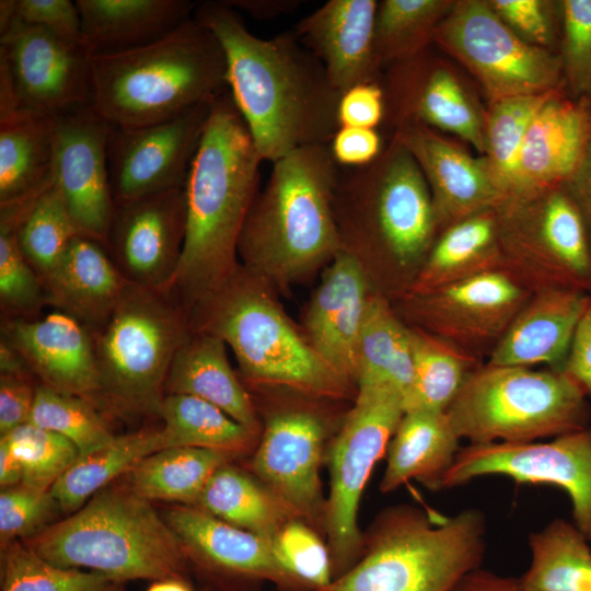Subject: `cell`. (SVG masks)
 I'll return each mask as SVG.
<instances>
[{
    "instance_id": "4fadbf2b",
    "label": "cell",
    "mask_w": 591,
    "mask_h": 591,
    "mask_svg": "<svg viewBox=\"0 0 591 591\" xmlns=\"http://www.w3.org/2000/svg\"><path fill=\"white\" fill-rule=\"evenodd\" d=\"M404 413L397 393L385 389L359 390L331 441L326 455L329 493L325 535L334 579L347 572L362 555L360 500Z\"/></svg>"
},
{
    "instance_id": "e575fe53",
    "label": "cell",
    "mask_w": 591,
    "mask_h": 591,
    "mask_svg": "<svg viewBox=\"0 0 591 591\" xmlns=\"http://www.w3.org/2000/svg\"><path fill=\"white\" fill-rule=\"evenodd\" d=\"M499 269L503 264L498 221L490 209L448 227L433 242L406 293L429 291Z\"/></svg>"
},
{
    "instance_id": "ffe728a7",
    "label": "cell",
    "mask_w": 591,
    "mask_h": 591,
    "mask_svg": "<svg viewBox=\"0 0 591 591\" xmlns=\"http://www.w3.org/2000/svg\"><path fill=\"white\" fill-rule=\"evenodd\" d=\"M165 521L178 537L188 566L219 589H257L264 582L278 591H310L278 561L271 541L231 525L196 506L171 508Z\"/></svg>"
},
{
    "instance_id": "c3c4849f",
    "label": "cell",
    "mask_w": 591,
    "mask_h": 591,
    "mask_svg": "<svg viewBox=\"0 0 591 591\" xmlns=\"http://www.w3.org/2000/svg\"><path fill=\"white\" fill-rule=\"evenodd\" d=\"M18 222L0 218V301L12 317L32 320L46 302L43 282L21 251Z\"/></svg>"
},
{
    "instance_id": "94428289",
    "label": "cell",
    "mask_w": 591,
    "mask_h": 591,
    "mask_svg": "<svg viewBox=\"0 0 591 591\" xmlns=\"http://www.w3.org/2000/svg\"><path fill=\"white\" fill-rule=\"evenodd\" d=\"M453 591H524L518 578L503 577L484 569L466 575Z\"/></svg>"
},
{
    "instance_id": "83f0119b",
    "label": "cell",
    "mask_w": 591,
    "mask_h": 591,
    "mask_svg": "<svg viewBox=\"0 0 591 591\" xmlns=\"http://www.w3.org/2000/svg\"><path fill=\"white\" fill-rule=\"evenodd\" d=\"M421 53L392 62L390 86H382L385 102L392 100L396 107L398 127L430 124L486 151L485 128L463 89L448 69L438 65L429 68Z\"/></svg>"
},
{
    "instance_id": "b9f144b4",
    "label": "cell",
    "mask_w": 591,
    "mask_h": 591,
    "mask_svg": "<svg viewBox=\"0 0 591 591\" xmlns=\"http://www.w3.org/2000/svg\"><path fill=\"white\" fill-rule=\"evenodd\" d=\"M450 2L440 0H384L375 15L374 43L380 63H392L425 50L447 14Z\"/></svg>"
},
{
    "instance_id": "44dd1931",
    "label": "cell",
    "mask_w": 591,
    "mask_h": 591,
    "mask_svg": "<svg viewBox=\"0 0 591 591\" xmlns=\"http://www.w3.org/2000/svg\"><path fill=\"white\" fill-rule=\"evenodd\" d=\"M184 188L116 205L106 248L128 282L169 294L184 244Z\"/></svg>"
},
{
    "instance_id": "db71d44e",
    "label": "cell",
    "mask_w": 591,
    "mask_h": 591,
    "mask_svg": "<svg viewBox=\"0 0 591 591\" xmlns=\"http://www.w3.org/2000/svg\"><path fill=\"white\" fill-rule=\"evenodd\" d=\"M385 118V95L380 81L360 83L340 94L337 106L339 127H376Z\"/></svg>"
},
{
    "instance_id": "484cf974",
    "label": "cell",
    "mask_w": 591,
    "mask_h": 591,
    "mask_svg": "<svg viewBox=\"0 0 591 591\" xmlns=\"http://www.w3.org/2000/svg\"><path fill=\"white\" fill-rule=\"evenodd\" d=\"M591 138L589 99L570 101L554 93L533 117L517 167L512 197L563 185L579 165Z\"/></svg>"
},
{
    "instance_id": "bcb514c9",
    "label": "cell",
    "mask_w": 591,
    "mask_h": 591,
    "mask_svg": "<svg viewBox=\"0 0 591 591\" xmlns=\"http://www.w3.org/2000/svg\"><path fill=\"white\" fill-rule=\"evenodd\" d=\"M95 406L83 397L40 384L36 386L30 422L69 439L81 455H86L116 439Z\"/></svg>"
},
{
    "instance_id": "3957f363",
    "label": "cell",
    "mask_w": 591,
    "mask_h": 591,
    "mask_svg": "<svg viewBox=\"0 0 591 591\" xmlns=\"http://www.w3.org/2000/svg\"><path fill=\"white\" fill-rule=\"evenodd\" d=\"M334 215L341 250L373 290L391 301L405 294L438 227L431 194L412 154L397 141L373 163L340 169Z\"/></svg>"
},
{
    "instance_id": "ac0fdd59",
    "label": "cell",
    "mask_w": 591,
    "mask_h": 591,
    "mask_svg": "<svg viewBox=\"0 0 591 591\" xmlns=\"http://www.w3.org/2000/svg\"><path fill=\"white\" fill-rule=\"evenodd\" d=\"M213 102L155 124L112 126L107 166L116 205L185 187Z\"/></svg>"
},
{
    "instance_id": "9a60e30c",
    "label": "cell",
    "mask_w": 591,
    "mask_h": 591,
    "mask_svg": "<svg viewBox=\"0 0 591 591\" xmlns=\"http://www.w3.org/2000/svg\"><path fill=\"white\" fill-rule=\"evenodd\" d=\"M532 292L503 269L429 291L405 293L392 304L410 326L478 358L488 356Z\"/></svg>"
},
{
    "instance_id": "d590c367",
    "label": "cell",
    "mask_w": 591,
    "mask_h": 591,
    "mask_svg": "<svg viewBox=\"0 0 591 591\" xmlns=\"http://www.w3.org/2000/svg\"><path fill=\"white\" fill-rule=\"evenodd\" d=\"M194 506L269 541L285 524L300 518L269 486L233 461L211 475Z\"/></svg>"
},
{
    "instance_id": "f907efd6",
    "label": "cell",
    "mask_w": 591,
    "mask_h": 591,
    "mask_svg": "<svg viewBox=\"0 0 591 591\" xmlns=\"http://www.w3.org/2000/svg\"><path fill=\"white\" fill-rule=\"evenodd\" d=\"M563 71L578 100L591 95V0L561 2Z\"/></svg>"
},
{
    "instance_id": "d4e9b609",
    "label": "cell",
    "mask_w": 591,
    "mask_h": 591,
    "mask_svg": "<svg viewBox=\"0 0 591 591\" xmlns=\"http://www.w3.org/2000/svg\"><path fill=\"white\" fill-rule=\"evenodd\" d=\"M375 0H329L293 28L299 40L322 62L333 86L380 81L374 26Z\"/></svg>"
},
{
    "instance_id": "5bb4252c",
    "label": "cell",
    "mask_w": 591,
    "mask_h": 591,
    "mask_svg": "<svg viewBox=\"0 0 591 591\" xmlns=\"http://www.w3.org/2000/svg\"><path fill=\"white\" fill-rule=\"evenodd\" d=\"M433 39L461 60L495 101L553 92L560 82V57L520 37L490 4L459 2L439 22Z\"/></svg>"
},
{
    "instance_id": "ab89813d",
    "label": "cell",
    "mask_w": 591,
    "mask_h": 591,
    "mask_svg": "<svg viewBox=\"0 0 591 591\" xmlns=\"http://www.w3.org/2000/svg\"><path fill=\"white\" fill-rule=\"evenodd\" d=\"M414 372L412 386L404 398V410L447 412L477 358L451 343L410 326Z\"/></svg>"
},
{
    "instance_id": "8d00e7d4",
    "label": "cell",
    "mask_w": 591,
    "mask_h": 591,
    "mask_svg": "<svg viewBox=\"0 0 591 591\" xmlns=\"http://www.w3.org/2000/svg\"><path fill=\"white\" fill-rule=\"evenodd\" d=\"M237 456L218 450L177 447L159 450L129 471V489L147 500L194 506L211 475Z\"/></svg>"
},
{
    "instance_id": "d6986e66",
    "label": "cell",
    "mask_w": 591,
    "mask_h": 591,
    "mask_svg": "<svg viewBox=\"0 0 591 591\" xmlns=\"http://www.w3.org/2000/svg\"><path fill=\"white\" fill-rule=\"evenodd\" d=\"M111 130L91 105L54 115L53 186L81 234L105 246L116 208L107 166Z\"/></svg>"
},
{
    "instance_id": "6da1fadb",
    "label": "cell",
    "mask_w": 591,
    "mask_h": 591,
    "mask_svg": "<svg viewBox=\"0 0 591 591\" xmlns=\"http://www.w3.org/2000/svg\"><path fill=\"white\" fill-rule=\"evenodd\" d=\"M193 16L223 49L228 90L263 161L331 142L340 93L293 30L260 38L223 0L198 2Z\"/></svg>"
},
{
    "instance_id": "f35d334b",
    "label": "cell",
    "mask_w": 591,
    "mask_h": 591,
    "mask_svg": "<svg viewBox=\"0 0 591 591\" xmlns=\"http://www.w3.org/2000/svg\"><path fill=\"white\" fill-rule=\"evenodd\" d=\"M531 563L518 578L524 591H591V548L575 526L556 519L529 536Z\"/></svg>"
},
{
    "instance_id": "7402d4cb",
    "label": "cell",
    "mask_w": 591,
    "mask_h": 591,
    "mask_svg": "<svg viewBox=\"0 0 591 591\" xmlns=\"http://www.w3.org/2000/svg\"><path fill=\"white\" fill-rule=\"evenodd\" d=\"M373 291L357 260L341 250L323 268L303 316L311 346L356 390L358 344Z\"/></svg>"
},
{
    "instance_id": "2e32d148",
    "label": "cell",
    "mask_w": 591,
    "mask_h": 591,
    "mask_svg": "<svg viewBox=\"0 0 591 591\" xmlns=\"http://www.w3.org/2000/svg\"><path fill=\"white\" fill-rule=\"evenodd\" d=\"M91 55L14 19L0 31V102L56 115L91 105Z\"/></svg>"
},
{
    "instance_id": "9c48e42d",
    "label": "cell",
    "mask_w": 591,
    "mask_h": 591,
    "mask_svg": "<svg viewBox=\"0 0 591 591\" xmlns=\"http://www.w3.org/2000/svg\"><path fill=\"white\" fill-rule=\"evenodd\" d=\"M447 413L471 444L533 442L591 421L588 397L565 372L487 363L468 374Z\"/></svg>"
},
{
    "instance_id": "816d5d0a",
    "label": "cell",
    "mask_w": 591,
    "mask_h": 591,
    "mask_svg": "<svg viewBox=\"0 0 591 591\" xmlns=\"http://www.w3.org/2000/svg\"><path fill=\"white\" fill-rule=\"evenodd\" d=\"M60 510L50 490H39L23 484L1 488L0 541L1 544L24 540L37 534Z\"/></svg>"
},
{
    "instance_id": "ba28073f",
    "label": "cell",
    "mask_w": 591,
    "mask_h": 591,
    "mask_svg": "<svg viewBox=\"0 0 591 591\" xmlns=\"http://www.w3.org/2000/svg\"><path fill=\"white\" fill-rule=\"evenodd\" d=\"M485 533L478 509L436 522L415 506L385 508L364 532L360 559L318 591H453L480 568Z\"/></svg>"
},
{
    "instance_id": "4316f807",
    "label": "cell",
    "mask_w": 591,
    "mask_h": 591,
    "mask_svg": "<svg viewBox=\"0 0 591 591\" xmlns=\"http://www.w3.org/2000/svg\"><path fill=\"white\" fill-rule=\"evenodd\" d=\"M588 293L570 289L532 292L488 356L489 366L563 369Z\"/></svg>"
},
{
    "instance_id": "1f68e13d",
    "label": "cell",
    "mask_w": 591,
    "mask_h": 591,
    "mask_svg": "<svg viewBox=\"0 0 591 591\" xmlns=\"http://www.w3.org/2000/svg\"><path fill=\"white\" fill-rule=\"evenodd\" d=\"M447 412L404 413L386 451V467L380 483L384 494L416 479L430 490L442 489V479L461 450Z\"/></svg>"
},
{
    "instance_id": "03108f58",
    "label": "cell",
    "mask_w": 591,
    "mask_h": 591,
    "mask_svg": "<svg viewBox=\"0 0 591 591\" xmlns=\"http://www.w3.org/2000/svg\"><path fill=\"white\" fill-rule=\"evenodd\" d=\"M147 591H194L186 579L167 578L155 580Z\"/></svg>"
},
{
    "instance_id": "cb8c5ba5",
    "label": "cell",
    "mask_w": 591,
    "mask_h": 591,
    "mask_svg": "<svg viewBox=\"0 0 591 591\" xmlns=\"http://www.w3.org/2000/svg\"><path fill=\"white\" fill-rule=\"evenodd\" d=\"M415 159L428 184L438 225L450 227L497 208L506 196L488 164L438 137L426 125L405 124L394 137Z\"/></svg>"
},
{
    "instance_id": "003e7915",
    "label": "cell",
    "mask_w": 591,
    "mask_h": 591,
    "mask_svg": "<svg viewBox=\"0 0 591 591\" xmlns=\"http://www.w3.org/2000/svg\"><path fill=\"white\" fill-rule=\"evenodd\" d=\"M123 583L115 582L113 583L107 591H125V589L121 586Z\"/></svg>"
},
{
    "instance_id": "e7e4bbea",
    "label": "cell",
    "mask_w": 591,
    "mask_h": 591,
    "mask_svg": "<svg viewBox=\"0 0 591 591\" xmlns=\"http://www.w3.org/2000/svg\"><path fill=\"white\" fill-rule=\"evenodd\" d=\"M26 368V363L16 349L5 338H2L0 344L1 374L25 375Z\"/></svg>"
},
{
    "instance_id": "5b68a950",
    "label": "cell",
    "mask_w": 591,
    "mask_h": 591,
    "mask_svg": "<svg viewBox=\"0 0 591 591\" xmlns=\"http://www.w3.org/2000/svg\"><path fill=\"white\" fill-rule=\"evenodd\" d=\"M192 331L221 339L253 389L354 402L355 386L314 350L277 300V291L240 263L188 312Z\"/></svg>"
},
{
    "instance_id": "52a82bcc",
    "label": "cell",
    "mask_w": 591,
    "mask_h": 591,
    "mask_svg": "<svg viewBox=\"0 0 591 591\" xmlns=\"http://www.w3.org/2000/svg\"><path fill=\"white\" fill-rule=\"evenodd\" d=\"M63 568H86L114 582L186 579L185 551L164 517L129 488H103L70 517L24 540Z\"/></svg>"
},
{
    "instance_id": "f6af8a7d",
    "label": "cell",
    "mask_w": 591,
    "mask_h": 591,
    "mask_svg": "<svg viewBox=\"0 0 591 591\" xmlns=\"http://www.w3.org/2000/svg\"><path fill=\"white\" fill-rule=\"evenodd\" d=\"M1 591H107L115 583L96 571L56 566L24 543L1 544Z\"/></svg>"
},
{
    "instance_id": "6125c7cd",
    "label": "cell",
    "mask_w": 591,
    "mask_h": 591,
    "mask_svg": "<svg viewBox=\"0 0 591 591\" xmlns=\"http://www.w3.org/2000/svg\"><path fill=\"white\" fill-rule=\"evenodd\" d=\"M237 12L243 11L257 20H273L294 11L300 1L296 0H223Z\"/></svg>"
},
{
    "instance_id": "9f6ffc18",
    "label": "cell",
    "mask_w": 591,
    "mask_h": 591,
    "mask_svg": "<svg viewBox=\"0 0 591 591\" xmlns=\"http://www.w3.org/2000/svg\"><path fill=\"white\" fill-rule=\"evenodd\" d=\"M490 7L520 37L533 45H546L551 26L544 5L537 0H494Z\"/></svg>"
},
{
    "instance_id": "8992f818",
    "label": "cell",
    "mask_w": 591,
    "mask_h": 591,
    "mask_svg": "<svg viewBox=\"0 0 591 591\" xmlns=\"http://www.w3.org/2000/svg\"><path fill=\"white\" fill-rule=\"evenodd\" d=\"M91 107L116 127L163 121L228 91L223 49L194 16L151 44L91 56Z\"/></svg>"
},
{
    "instance_id": "4dcf8cb0",
    "label": "cell",
    "mask_w": 591,
    "mask_h": 591,
    "mask_svg": "<svg viewBox=\"0 0 591 591\" xmlns=\"http://www.w3.org/2000/svg\"><path fill=\"white\" fill-rule=\"evenodd\" d=\"M164 391L204 399L260 434L262 420L253 396L234 373L227 345L216 336L190 332L171 363Z\"/></svg>"
},
{
    "instance_id": "11a10c76",
    "label": "cell",
    "mask_w": 591,
    "mask_h": 591,
    "mask_svg": "<svg viewBox=\"0 0 591 591\" xmlns=\"http://www.w3.org/2000/svg\"><path fill=\"white\" fill-rule=\"evenodd\" d=\"M328 147L340 169L367 166L383 153L381 136L373 128L339 127Z\"/></svg>"
},
{
    "instance_id": "ee69618b",
    "label": "cell",
    "mask_w": 591,
    "mask_h": 591,
    "mask_svg": "<svg viewBox=\"0 0 591 591\" xmlns=\"http://www.w3.org/2000/svg\"><path fill=\"white\" fill-rule=\"evenodd\" d=\"M16 234L22 253L42 279L81 232L51 185L27 206Z\"/></svg>"
},
{
    "instance_id": "30bf717a",
    "label": "cell",
    "mask_w": 591,
    "mask_h": 591,
    "mask_svg": "<svg viewBox=\"0 0 591 591\" xmlns=\"http://www.w3.org/2000/svg\"><path fill=\"white\" fill-rule=\"evenodd\" d=\"M190 332L188 315L169 294L129 282L106 323L91 333L103 398L158 415L171 363Z\"/></svg>"
},
{
    "instance_id": "7dc6e473",
    "label": "cell",
    "mask_w": 591,
    "mask_h": 591,
    "mask_svg": "<svg viewBox=\"0 0 591 591\" xmlns=\"http://www.w3.org/2000/svg\"><path fill=\"white\" fill-rule=\"evenodd\" d=\"M0 438L21 464V484L39 490H50L81 456L79 449L69 439L32 422Z\"/></svg>"
},
{
    "instance_id": "836d02e7",
    "label": "cell",
    "mask_w": 591,
    "mask_h": 591,
    "mask_svg": "<svg viewBox=\"0 0 591 591\" xmlns=\"http://www.w3.org/2000/svg\"><path fill=\"white\" fill-rule=\"evenodd\" d=\"M413 372L410 327L390 299L373 291L358 344L357 392L385 389L397 393L404 402L412 386Z\"/></svg>"
},
{
    "instance_id": "603a6c76",
    "label": "cell",
    "mask_w": 591,
    "mask_h": 591,
    "mask_svg": "<svg viewBox=\"0 0 591 591\" xmlns=\"http://www.w3.org/2000/svg\"><path fill=\"white\" fill-rule=\"evenodd\" d=\"M3 333L43 385L95 405L103 398L93 337L73 317L56 311L42 318H12Z\"/></svg>"
},
{
    "instance_id": "be15d7a7",
    "label": "cell",
    "mask_w": 591,
    "mask_h": 591,
    "mask_svg": "<svg viewBox=\"0 0 591 591\" xmlns=\"http://www.w3.org/2000/svg\"><path fill=\"white\" fill-rule=\"evenodd\" d=\"M22 467L7 442L0 438V485L1 488L22 483Z\"/></svg>"
},
{
    "instance_id": "681fc988",
    "label": "cell",
    "mask_w": 591,
    "mask_h": 591,
    "mask_svg": "<svg viewBox=\"0 0 591 591\" xmlns=\"http://www.w3.org/2000/svg\"><path fill=\"white\" fill-rule=\"evenodd\" d=\"M271 545L280 565L310 591H318L334 580L325 537L302 519L285 524Z\"/></svg>"
},
{
    "instance_id": "d6a6232c",
    "label": "cell",
    "mask_w": 591,
    "mask_h": 591,
    "mask_svg": "<svg viewBox=\"0 0 591 591\" xmlns=\"http://www.w3.org/2000/svg\"><path fill=\"white\" fill-rule=\"evenodd\" d=\"M54 115L0 114V207L38 196L53 185Z\"/></svg>"
},
{
    "instance_id": "8fae6325",
    "label": "cell",
    "mask_w": 591,
    "mask_h": 591,
    "mask_svg": "<svg viewBox=\"0 0 591 591\" xmlns=\"http://www.w3.org/2000/svg\"><path fill=\"white\" fill-rule=\"evenodd\" d=\"M265 399L262 430L248 468L326 540L321 468L346 412L343 402L254 389Z\"/></svg>"
},
{
    "instance_id": "74e56055",
    "label": "cell",
    "mask_w": 591,
    "mask_h": 591,
    "mask_svg": "<svg viewBox=\"0 0 591 591\" xmlns=\"http://www.w3.org/2000/svg\"><path fill=\"white\" fill-rule=\"evenodd\" d=\"M158 415L164 421V449H211L240 457L253 452L259 439L219 407L192 395H164Z\"/></svg>"
},
{
    "instance_id": "277c9868",
    "label": "cell",
    "mask_w": 591,
    "mask_h": 591,
    "mask_svg": "<svg viewBox=\"0 0 591 591\" xmlns=\"http://www.w3.org/2000/svg\"><path fill=\"white\" fill-rule=\"evenodd\" d=\"M271 164L244 222L237 256L276 291H286L341 251L334 215L339 166L328 144L299 148Z\"/></svg>"
},
{
    "instance_id": "60d3db41",
    "label": "cell",
    "mask_w": 591,
    "mask_h": 591,
    "mask_svg": "<svg viewBox=\"0 0 591 591\" xmlns=\"http://www.w3.org/2000/svg\"><path fill=\"white\" fill-rule=\"evenodd\" d=\"M164 449L160 429L116 437L108 445L81 455L50 488L60 510L77 511L111 480L143 457Z\"/></svg>"
},
{
    "instance_id": "680465c9",
    "label": "cell",
    "mask_w": 591,
    "mask_h": 591,
    "mask_svg": "<svg viewBox=\"0 0 591 591\" xmlns=\"http://www.w3.org/2000/svg\"><path fill=\"white\" fill-rule=\"evenodd\" d=\"M561 371L588 398H591V293L588 296Z\"/></svg>"
},
{
    "instance_id": "6f0895ef",
    "label": "cell",
    "mask_w": 591,
    "mask_h": 591,
    "mask_svg": "<svg viewBox=\"0 0 591 591\" xmlns=\"http://www.w3.org/2000/svg\"><path fill=\"white\" fill-rule=\"evenodd\" d=\"M36 387L25 375H0V434L31 421Z\"/></svg>"
},
{
    "instance_id": "f1b7e54d",
    "label": "cell",
    "mask_w": 591,
    "mask_h": 591,
    "mask_svg": "<svg viewBox=\"0 0 591 591\" xmlns=\"http://www.w3.org/2000/svg\"><path fill=\"white\" fill-rule=\"evenodd\" d=\"M42 282L46 302L90 333L106 323L129 283L106 246L83 234L73 239Z\"/></svg>"
},
{
    "instance_id": "7bdbcfd3",
    "label": "cell",
    "mask_w": 591,
    "mask_h": 591,
    "mask_svg": "<svg viewBox=\"0 0 591 591\" xmlns=\"http://www.w3.org/2000/svg\"><path fill=\"white\" fill-rule=\"evenodd\" d=\"M555 93L519 95L495 101L486 135L489 170L506 196L511 197L515 187L517 167L529 126L544 103Z\"/></svg>"
},
{
    "instance_id": "91938a15",
    "label": "cell",
    "mask_w": 591,
    "mask_h": 591,
    "mask_svg": "<svg viewBox=\"0 0 591 591\" xmlns=\"http://www.w3.org/2000/svg\"><path fill=\"white\" fill-rule=\"evenodd\" d=\"M563 186L580 211L591 243V138L579 165Z\"/></svg>"
},
{
    "instance_id": "7c38bea8",
    "label": "cell",
    "mask_w": 591,
    "mask_h": 591,
    "mask_svg": "<svg viewBox=\"0 0 591 591\" xmlns=\"http://www.w3.org/2000/svg\"><path fill=\"white\" fill-rule=\"evenodd\" d=\"M506 199L497 208L503 270L531 292L570 289L591 293V243L564 186Z\"/></svg>"
},
{
    "instance_id": "f5cc1de1",
    "label": "cell",
    "mask_w": 591,
    "mask_h": 591,
    "mask_svg": "<svg viewBox=\"0 0 591 591\" xmlns=\"http://www.w3.org/2000/svg\"><path fill=\"white\" fill-rule=\"evenodd\" d=\"M14 15L22 23L43 27L66 43L85 48L80 13L71 0H14Z\"/></svg>"
},
{
    "instance_id": "f546056e",
    "label": "cell",
    "mask_w": 591,
    "mask_h": 591,
    "mask_svg": "<svg viewBox=\"0 0 591 591\" xmlns=\"http://www.w3.org/2000/svg\"><path fill=\"white\" fill-rule=\"evenodd\" d=\"M84 46L91 56L151 44L193 18L189 0H77Z\"/></svg>"
},
{
    "instance_id": "e0dca14e",
    "label": "cell",
    "mask_w": 591,
    "mask_h": 591,
    "mask_svg": "<svg viewBox=\"0 0 591 591\" xmlns=\"http://www.w3.org/2000/svg\"><path fill=\"white\" fill-rule=\"evenodd\" d=\"M502 475L522 484H546L565 490L572 502L575 526L591 541V429L546 442H493L461 448L442 479V489L477 477Z\"/></svg>"
},
{
    "instance_id": "7a4b0ae2",
    "label": "cell",
    "mask_w": 591,
    "mask_h": 591,
    "mask_svg": "<svg viewBox=\"0 0 591 591\" xmlns=\"http://www.w3.org/2000/svg\"><path fill=\"white\" fill-rule=\"evenodd\" d=\"M262 162L228 90L211 106L184 187L185 239L169 296L187 315L240 263L239 240Z\"/></svg>"
}]
</instances>
